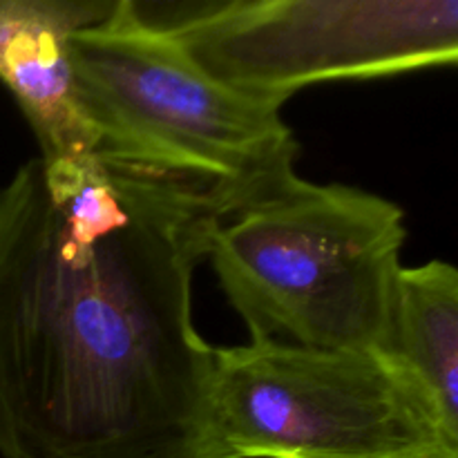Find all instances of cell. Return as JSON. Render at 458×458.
Returning <instances> with one entry per match:
<instances>
[{"mask_svg":"<svg viewBox=\"0 0 458 458\" xmlns=\"http://www.w3.org/2000/svg\"><path fill=\"white\" fill-rule=\"evenodd\" d=\"M226 217L101 155L0 188V458H222L192 277Z\"/></svg>","mask_w":458,"mask_h":458,"instance_id":"1","label":"cell"},{"mask_svg":"<svg viewBox=\"0 0 458 458\" xmlns=\"http://www.w3.org/2000/svg\"><path fill=\"white\" fill-rule=\"evenodd\" d=\"M405 240L394 201L300 177L219 219L206 259L250 340L383 352Z\"/></svg>","mask_w":458,"mask_h":458,"instance_id":"2","label":"cell"},{"mask_svg":"<svg viewBox=\"0 0 458 458\" xmlns=\"http://www.w3.org/2000/svg\"><path fill=\"white\" fill-rule=\"evenodd\" d=\"M97 155L197 183L233 215L289 188L300 146L282 107L206 74L164 31L114 16L70 38Z\"/></svg>","mask_w":458,"mask_h":458,"instance_id":"3","label":"cell"},{"mask_svg":"<svg viewBox=\"0 0 458 458\" xmlns=\"http://www.w3.org/2000/svg\"><path fill=\"white\" fill-rule=\"evenodd\" d=\"M210 416L222 458H458L428 398L374 349H215Z\"/></svg>","mask_w":458,"mask_h":458,"instance_id":"4","label":"cell"},{"mask_svg":"<svg viewBox=\"0 0 458 458\" xmlns=\"http://www.w3.org/2000/svg\"><path fill=\"white\" fill-rule=\"evenodd\" d=\"M128 9L219 83L277 107L313 83L458 58L456 0H128Z\"/></svg>","mask_w":458,"mask_h":458,"instance_id":"5","label":"cell"},{"mask_svg":"<svg viewBox=\"0 0 458 458\" xmlns=\"http://www.w3.org/2000/svg\"><path fill=\"white\" fill-rule=\"evenodd\" d=\"M119 0H0V81L34 130L45 161L97 155L79 101L70 38L114 16Z\"/></svg>","mask_w":458,"mask_h":458,"instance_id":"6","label":"cell"},{"mask_svg":"<svg viewBox=\"0 0 458 458\" xmlns=\"http://www.w3.org/2000/svg\"><path fill=\"white\" fill-rule=\"evenodd\" d=\"M385 356L420 389L445 432L458 438V271L432 259L403 267Z\"/></svg>","mask_w":458,"mask_h":458,"instance_id":"7","label":"cell"}]
</instances>
